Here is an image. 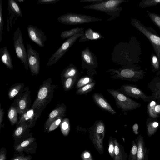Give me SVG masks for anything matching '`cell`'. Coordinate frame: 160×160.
Returning a JSON list of instances; mask_svg holds the SVG:
<instances>
[{
	"mask_svg": "<svg viewBox=\"0 0 160 160\" xmlns=\"http://www.w3.org/2000/svg\"><path fill=\"white\" fill-rule=\"evenodd\" d=\"M85 30L83 28H76L70 30L62 31L60 34V37L62 39H68L78 33Z\"/></svg>",
	"mask_w": 160,
	"mask_h": 160,
	"instance_id": "28",
	"label": "cell"
},
{
	"mask_svg": "<svg viewBox=\"0 0 160 160\" xmlns=\"http://www.w3.org/2000/svg\"><path fill=\"white\" fill-rule=\"evenodd\" d=\"M102 20L86 15L70 13L62 15L58 18L59 22L68 25H80Z\"/></svg>",
	"mask_w": 160,
	"mask_h": 160,
	"instance_id": "5",
	"label": "cell"
},
{
	"mask_svg": "<svg viewBox=\"0 0 160 160\" xmlns=\"http://www.w3.org/2000/svg\"><path fill=\"white\" fill-rule=\"evenodd\" d=\"M119 90L122 93L136 99L141 98L146 102L151 100L150 98L146 95L140 89L132 85H123Z\"/></svg>",
	"mask_w": 160,
	"mask_h": 160,
	"instance_id": "17",
	"label": "cell"
},
{
	"mask_svg": "<svg viewBox=\"0 0 160 160\" xmlns=\"http://www.w3.org/2000/svg\"><path fill=\"white\" fill-rule=\"evenodd\" d=\"M114 138L110 137L108 140V153L111 158L113 160L114 157Z\"/></svg>",
	"mask_w": 160,
	"mask_h": 160,
	"instance_id": "36",
	"label": "cell"
},
{
	"mask_svg": "<svg viewBox=\"0 0 160 160\" xmlns=\"http://www.w3.org/2000/svg\"><path fill=\"white\" fill-rule=\"evenodd\" d=\"M7 150L5 148L2 147L0 150V160H6Z\"/></svg>",
	"mask_w": 160,
	"mask_h": 160,
	"instance_id": "45",
	"label": "cell"
},
{
	"mask_svg": "<svg viewBox=\"0 0 160 160\" xmlns=\"http://www.w3.org/2000/svg\"><path fill=\"white\" fill-rule=\"evenodd\" d=\"M4 111L3 109L1 108V104H0V129H1V127H3L2 124L3 120Z\"/></svg>",
	"mask_w": 160,
	"mask_h": 160,
	"instance_id": "47",
	"label": "cell"
},
{
	"mask_svg": "<svg viewBox=\"0 0 160 160\" xmlns=\"http://www.w3.org/2000/svg\"><path fill=\"white\" fill-rule=\"evenodd\" d=\"M151 62L153 67L156 69L159 68V60L158 58L155 55H152L151 57Z\"/></svg>",
	"mask_w": 160,
	"mask_h": 160,
	"instance_id": "43",
	"label": "cell"
},
{
	"mask_svg": "<svg viewBox=\"0 0 160 160\" xmlns=\"http://www.w3.org/2000/svg\"><path fill=\"white\" fill-rule=\"evenodd\" d=\"M31 156H25L23 153L15 155L10 160H32Z\"/></svg>",
	"mask_w": 160,
	"mask_h": 160,
	"instance_id": "41",
	"label": "cell"
},
{
	"mask_svg": "<svg viewBox=\"0 0 160 160\" xmlns=\"http://www.w3.org/2000/svg\"><path fill=\"white\" fill-rule=\"evenodd\" d=\"M107 72H111L110 74L112 78L132 81L140 78L143 75L142 71L137 70L125 66H123L121 68L118 69H111Z\"/></svg>",
	"mask_w": 160,
	"mask_h": 160,
	"instance_id": "6",
	"label": "cell"
},
{
	"mask_svg": "<svg viewBox=\"0 0 160 160\" xmlns=\"http://www.w3.org/2000/svg\"><path fill=\"white\" fill-rule=\"evenodd\" d=\"M132 25L143 34L152 44L160 62V37L151 28H147L138 20L132 18Z\"/></svg>",
	"mask_w": 160,
	"mask_h": 160,
	"instance_id": "4",
	"label": "cell"
},
{
	"mask_svg": "<svg viewBox=\"0 0 160 160\" xmlns=\"http://www.w3.org/2000/svg\"><path fill=\"white\" fill-rule=\"evenodd\" d=\"M64 117L59 118L52 122L50 125L47 132H50L56 129L60 124Z\"/></svg>",
	"mask_w": 160,
	"mask_h": 160,
	"instance_id": "37",
	"label": "cell"
},
{
	"mask_svg": "<svg viewBox=\"0 0 160 160\" xmlns=\"http://www.w3.org/2000/svg\"><path fill=\"white\" fill-rule=\"evenodd\" d=\"M114 157L113 160H128V156L124 150V146L120 144L117 139L114 138Z\"/></svg>",
	"mask_w": 160,
	"mask_h": 160,
	"instance_id": "22",
	"label": "cell"
},
{
	"mask_svg": "<svg viewBox=\"0 0 160 160\" xmlns=\"http://www.w3.org/2000/svg\"><path fill=\"white\" fill-rule=\"evenodd\" d=\"M79 74L77 67L71 63L63 70L61 74V80L62 82L68 78L79 77Z\"/></svg>",
	"mask_w": 160,
	"mask_h": 160,
	"instance_id": "23",
	"label": "cell"
},
{
	"mask_svg": "<svg viewBox=\"0 0 160 160\" xmlns=\"http://www.w3.org/2000/svg\"><path fill=\"white\" fill-rule=\"evenodd\" d=\"M30 128H31L30 124L25 122H22L16 126L12 134L15 141L14 146H16L22 141L32 136V133L29 132Z\"/></svg>",
	"mask_w": 160,
	"mask_h": 160,
	"instance_id": "13",
	"label": "cell"
},
{
	"mask_svg": "<svg viewBox=\"0 0 160 160\" xmlns=\"http://www.w3.org/2000/svg\"><path fill=\"white\" fill-rule=\"evenodd\" d=\"M154 113L158 115L160 114V104L156 105L154 108Z\"/></svg>",
	"mask_w": 160,
	"mask_h": 160,
	"instance_id": "48",
	"label": "cell"
},
{
	"mask_svg": "<svg viewBox=\"0 0 160 160\" xmlns=\"http://www.w3.org/2000/svg\"><path fill=\"white\" fill-rule=\"evenodd\" d=\"M59 0H38L37 3L39 4H49L55 3Z\"/></svg>",
	"mask_w": 160,
	"mask_h": 160,
	"instance_id": "44",
	"label": "cell"
},
{
	"mask_svg": "<svg viewBox=\"0 0 160 160\" xmlns=\"http://www.w3.org/2000/svg\"><path fill=\"white\" fill-rule=\"evenodd\" d=\"M133 131L136 133V132H137L138 129V124H135L133 126L132 128Z\"/></svg>",
	"mask_w": 160,
	"mask_h": 160,
	"instance_id": "49",
	"label": "cell"
},
{
	"mask_svg": "<svg viewBox=\"0 0 160 160\" xmlns=\"http://www.w3.org/2000/svg\"><path fill=\"white\" fill-rule=\"evenodd\" d=\"M160 4V0H143L139 3V6L146 8Z\"/></svg>",
	"mask_w": 160,
	"mask_h": 160,
	"instance_id": "35",
	"label": "cell"
},
{
	"mask_svg": "<svg viewBox=\"0 0 160 160\" xmlns=\"http://www.w3.org/2000/svg\"><path fill=\"white\" fill-rule=\"evenodd\" d=\"M108 91L114 98L118 107L123 111L132 110L140 107V103L130 98L119 91L108 89Z\"/></svg>",
	"mask_w": 160,
	"mask_h": 160,
	"instance_id": "7",
	"label": "cell"
},
{
	"mask_svg": "<svg viewBox=\"0 0 160 160\" xmlns=\"http://www.w3.org/2000/svg\"><path fill=\"white\" fill-rule=\"evenodd\" d=\"M95 82L93 81L77 90L76 93L77 94H86L93 89Z\"/></svg>",
	"mask_w": 160,
	"mask_h": 160,
	"instance_id": "32",
	"label": "cell"
},
{
	"mask_svg": "<svg viewBox=\"0 0 160 160\" xmlns=\"http://www.w3.org/2000/svg\"><path fill=\"white\" fill-rule=\"evenodd\" d=\"M60 127L62 135L64 136H68L70 130V124L68 118L63 119L60 124Z\"/></svg>",
	"mask_w": 160,
	"mask_h": 160,
	"instance_id": "29",
	"label": "cell"
},
{
	"mask_svg": "<svg viewBox=\"0 0 160 160\" xmlns=\"http://www.w3.org/2000/svg\"><path fill=\"white\" fill-rule=\"evenodd\" d=\"M93 81L91 76H86L83 77L77 82L76 88L78 89Z\"/></svg>",
	"mask_w": 160,
	"mask_h": 160,
	"instance_id": "33",
	"label": "cell"
},
{
	"mask_svg": "<svg viewBox=\"0 0 160 160\" xmlns=\"http://www.w3.org/2000/svg\"><path fill=\"white\" fill-rule=\"evenodd\" d=\"M128 160H137V147L135 140L132 141Z\"/></svg>",
	"mask_w": 160,
	"mask_h": 160,
	"instance_id": "34",
	"label": "cell"
},
{
	"mask_svg": "<svg viewBox=\"0 0 160 160\" xmlns=\"http://www.w3.org/2000/svg\"><path fill=\"white\" fill-rule=\"evenodd\" d=\"M78 77L68 78L62 81L63 88L65 91H69L73 87Z\"/></svg>",
	"mask_w": 160,
	"mask_h": 160,
	"instance_id": "31",
	"label": "cell"
},
{
	"mask_svg": "<svg viewBox=\"0 0 160 160\" xmlns=\"http://www.w3.org/2000/svg\"><path fill=\"white\" fill-rule=\"evenodd\" d=\"M19 114L18 107L17 106H11L8 113V117L12 125L18 122V114Z\"/></svg>",
	"mask_w": 160,
	"mask_h": 160,
	"instance_id": "27",
	"label": "cell"
},
{
	"mask_svg": "<svg viewBox=\"0 0 160 160\" xmlns=\"http://www.w3.org/2000/svg\"><path fill=\"white\" fill-rule=\"evenodd\" d=\"M66 111V107L64 104L57 105L50 113L48 118L44 123V132H47L50 125L52 122L59 118L64 117Z\"/></svg>",
	"mask_w": 160,
	"mask_h": 160,
	"instance_id": "18",
	"label": "cell"
},
{
	"mask_svg": "<svg viewBox=\"0 0 160 160\" xmlns=\"http://www.w3.org/2000/svg\"><path fill=\"white\" fill-rule=\"evenodd\" d=\"M156 105V102L152 101L148 105V109L149 116L152 118H156L158 116L154 113V108Z\"/></svg>",
	"mask_w": 160,
	"mask_h": 160,
	"instance_id": "40",
	"label": "cell"
},
{
	"mask_svg": "<svg viewBox=\"0 0 160 160\" xmlns=\"http://www.w3.org/2000/svg\"><path fill=\"white\" fill-rule=\"evenodd\" d=\"M16 1L18 2L21 3L23 2L25 0H16Z\"/></svg>",
	"mask_w": 160,
	"mask_h": 160,
	"instance_id": "50",
	"label": "cell"
},
{
	"mask_svg": "<svg viewBox=\"0 0 160 160\" xmlns=\"http://www.w3.org/2000/svg\"><path fill=\"white\" fill-rule=\"evenodd\" d=\"M159 124L156 121H153L149 122L147 125V133L148 136L150 137L153 136L157 131Z\"/></svg>",
	"mask_w": 160,
	"mask_h": 160,
	"instance_id": "30",
	"label": "cell"
},
{
	"mask_svg": "<svg viewBox=\"0 0 160 160\" xmlns=\"http://www.w3.org/2000/svg\"><path fill=\"white\" fill-rule=\"evenodd\" d=\"M30 92L29 88L26 87L15 99L14 102L18 107L20 116L30 109Z\"/></svg>",
	"mask_w": 160,
	"mask_h": 160,
	"instance_id": "14",
	"label": "cell"
},
{
	"mask_svg": "<svg viewBox=\"0 0 160 160\" xmlns=\"http://www.w3.org/2000/svg\"><path fill=\"white\" fill-rule=\"evenodd\" d=\"M28 34L29 39L40 47H44V42L47 38L44 32L37 27L29 25L27 27Z\"/></svg>",
	"mask_w": 160,
	"mask_h": 160,
	"instance_id": "15",
	"label": "cell"
},
{
	"mask_svg": "<svg viewBox=\"0 0 160 160\" xmlns=\"http://www.w3.org/2000/svg\"><path fill=\"white\" fill-rule=\"evenodd\" d=\"M27 57L28 67L32 75L37 76L40 68V58L39 53L33 49L30 44L27 45Z\"/></svg>",
	"mask_w": 160,
	"mask_h": 160,
	"instance_id": "11",
	"label": "cell"
},
{
	"mask_svg": "<svg viewBox=\"0 0 160 160\" xmlns=\"http://www.w3.org/2000/svg\"><path fill=\"white\" fill-rule=\"evenodd\" d=\"M58 86L52 83L50 78L44 81L40 86L36 98L30 108L39 118L53 97L54 90Z\"/></svg>",
	"mask_w": 160,
	"mask_h": 160,
	"instance_id": "1",
	"label": "cell"
},
{
	"mask_svg": "<svg viewBox=\"0 0 160 160\" xmlns=\"http://www.w3.org/2000/svg\"><path fill=\"white\" fill-rule=\"evenodd\" d=\"M8 18L7 19V31L9 32L10 28H12L18 18H22V14L18 3L14 0H8Z\"/></svg>",
	"mask_w": 160,
	"mask_h": 160,
	"instance_id": "12",
	"label": "cell"
},
{
	"mask_svg": "<svg viewBox=\"0 0 160 160\" xmlns=\"http://www.w3.org/2000/svg\"><path fill=\"white\" fill-rule=\"evenodd\" d=\"M24 86L23 83H16L12 85L9 88L8 96L9 99L16 98L23 91Z\"/></svg>",
	"mask_w": 160,
	"mask_h": 160,
	"instance_id": "26",
	"label": "cell"
},
{
	"mask_svg": "<svg viewBox=\"0 0 160 160\" xmlns=\"http://www.w3.org/2000/svg\"><path fill=\"white\" fill-rule=\"evenodd\" d=\"M0 59L2 62L10 70L13 68L12 60L6 47L0 49Z\"/></svg>",
	"mask_w": 160,
	"mask_h": 160,
	"instance_id": "24",
	"label": "cell"
},
{
	"mask_svg": "<svg viewBox=\"0 0 160 160\" xmlns=\"http://www.w3.org/2000/svg\"><path fill=\"white\" fill-rule=\"evenodd\" d=\"M127 2L125 0H106L101 3L85 6L83 8L105 12L110 16L107 21H111L120 16V12L122 10V7L120 5Z\"/></svg>",
	"mask_w": 160,
	"mask_h": 160,
	"instance_id": "2",
	"label": "cell"
},
{
	"mask_svg": "<svg viewBox=\"0 0 160 160\" xmlns=\"http://www.w3.org/2000/svg\"><path fill=\"white\" fill-rule=\"evenodd\" d=\"M36 140V139L32 136L14 146V149L19 153L25 152L27 154L35 153L37 147Z\"/></svg>",
	"mask_w": 160,
	"mask_h": 160,
	"instance_id": "16",
	"label": "cell"
},
{
	"mask_svg": "<svg viewBox=\"0 0 160 160\" xmlns=\"http://www.w3.org/2000/svg\"><path fill=\"white\" fill-rule=\"evenodd\" d=\"M148 15L152 22L160 29V15L150 12Z\"/></svg>",
	"mask_w": 160,
	"mask_h": 160,
	"instance_id": "38",
	"label": "cell"
},
{
	"mask_svg": "<svg viewBox=\"0 0 160 160\" xmlns=\"http://www.w3.org/2000/svg\"><path fill=\"white\" fill-rule=\"evenodd\" d=\"M105 128L102 120L97 121L90 128L89 137L95 148L100 155L104 152L103 142L105 135Z\"/></svg>",
	"mask_w": 160,
	"mask_h": 160,
	"instance_id": "3",
	"label": "cell"
},
{
	"mask_svg": "<svg viewBox=\"0 0 160 160\" xmlns=\"http://www.w3.org/2000/svg\"><path fill=\"white\" fill-rule=\"evenodd\" d=\"M3 24L2 2V0H0V43L2 40Z\"/></svg>",
	"mask_w": 160,
	"mask_h": 160,
	"instance_id": "39",
	"label": "cell"
},
{
	"mask_svg": "<svg viewBox=\"0 0 160 160\" xmlns=\"http://www.w3.org/2000/svg\"><path fill=\"white\" fill-rule=\"evenodd\" d=\"M29 110L20 116L19 120L16 126L23 122H27L29 123L31 128L34 126L36 120L39 118L33 110H32V111L30 112Z\"/></svg>",
	"mask_w": 160,
	"mask_h": 160,
	"instance_id": "25",
	"label": "cell"
},
{
	"mask_svg": "<svg viewBox=\"0 0 160 160\" xmlns=\"http://www.w3.org/2000/svg\"><path fill=\"white\" fill-rule=\"evenodd\" d=\"M80 157L82 160H94L91 153L87 150L83 151Z\"/></svg>",
	"mask_w": 160,
	"mask_h": 160,
	"instance_id": "42",
	"label": "cell"
},
{
	"mask_svg": "<svg viewBox=\"0 0 160 160\" xmlns=\"http://www.w3.org/2000/svg\"><path fill=\"white\" fill-rule=\"evenodd\" d=\"M85 30L83 31L68 39L62 44L58 49L52 55L48 60L47 66H51L57 62L73 45L75 42L82 36Z\"/></svg>",
	"mask_w": 160,
	"mask_h": 160,
	"instance_id": "8",
	"label": "cell"
},
{
	"mask_svg": "<svg viewBox=\"0 0 160 160\" xmlns=\"http://www.w3.org/2000/svg\"><path fill=\"white\" fill-rule=\"evenodd\" d=\"M92 98L96 104L102 109L112 115L116 113V112L102 95L98 93H94Z\"/></svg>",
	"mask_w": 160,
	"mask_h": 160,
	"instance_id": "20",
	"label": "cell"
},
{
	"mask_svg": "<svg viewBox=\"0 0 160 160\" xmlns=\"http://www.w3.org/2000/svg\"><path fill=\"white\" fill-rule=\"evenodd\" d=\"M13 45L17 57L23 64L25 68L28 70V66L27 52L23 42L22 35L20 29L18 27L14 33Z\"/></svg>",
	"mask_w": 160,
	"mask_h": 160,
	"instance_id": "9",
	"label": "cell"
},
{
	"mask_svg": "<svg viewBox=\"0 0 160 160\" xmlns=\"http://www.w3.org/2000/svg\"><path fill=\"white\" fill-rule=\"evenodd\" d=\"M135 141L137 147V160H148L149 150L145 145L143 136L139 135Z\"/></svg>",
	"mask_w": 160,
	"mask_h": 160,
	"instance_id": "19",
	"label": "cell"
},
{
	"mask_svg": "<svg viewBox=\"0 0 160 160\" xmlns=\"http://www.w3.org/2000/svg\"><path fill=\"white\" fill-rule=\"evenodd\" d=\"M81 57L82 69H86L89 73H96L95 68L98 67L97 57L87 47L81 51Z\"/></svg>",
	"mask_w": 160,
	"mask_h": 160,
	"instance_id": "10",
	"label": "cell"
},
{
	"mask_svg": "<svg viewBox=\"0 0 160 160\" xmlns=\"http://www.w3.org/2000/svg\"><path fill=\"white\" fill-rule=\"evenodd\" d=\"M104 38V37L100 33L94 31L91 28H88L85 30L83 35L80 38L79 42L98 40Z\"/></svg>",
	"mask_w": 160,
	"mask_h": 160,
	"instance_id": "21",
	"label": "cell"
},
{
	"mask_svg": "<svg viewBox=\"0 0 160 160\" xmlns=\"http://www.w3.org/2000/svg\"><path fill=\"white\" fill-rule=\"evenodd\" d=\"M106 0H81L80 2L81 3H92V4H97L104 2Z\"/></svg>",
	"mask_w": 160,
	"mask_h": 160,
	"instance_id": "46",
	"label": "cell"
}]
</instances>
